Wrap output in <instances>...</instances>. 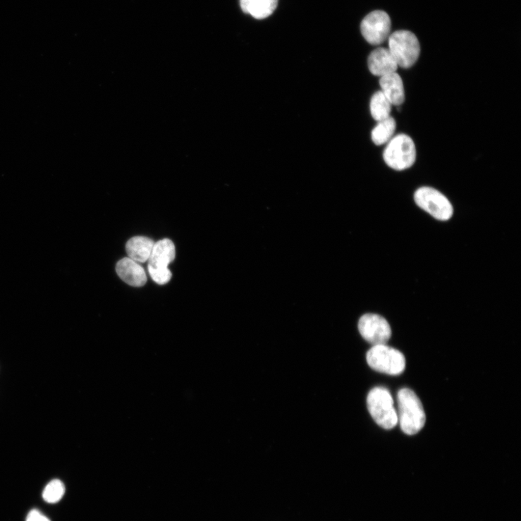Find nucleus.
<instances>
[{"mask_svg":"<svg viewBox=\"0 0 521 521\" xmlns=\"http://www.w3.org/2000/svg\"><path fill=\"white\" fill-rule=\"evenodd\" d=\"M391 109L392 104L381 91L372 96L370 102V111L372 118L376 122L390 118Z\"/></svg>","mask_w":521,"mask_h":521,"instance_id":"nucleus-16","label":"nucleus"},{"mask_svg":"<svg viewBox=\"0 0 521 521\" xmlns=\"http://www.w3.org/2000/svg\"><path fill=\"white\" fill-rule=\"evenodd\" d=\"M381 92L392 105L400 106L405 102V90L401 77L396 72L380 78Z\"/></svg>","mask_w":521,"mask_h":521,"instance_id":"nucleus-12","label":"nucleus"},{"mask_svg":"<svg viewBox=\"0 0 521 521\" xmlns=\"http://www.w3.org/2000/svg\"><path fill=\"white\" fill-rule=\"evenodd\" d=\"M396 129V122L392 117L378 122L372 132V142L377 146L388 143L392 140Z\"/></svg>","mask_w":521,"mask_h":521,"instance_id":"nucleus-15","label":"nucleus"},{"mask_svg":"<svg viewBox=\"0 0 521 521\" xmlns=\"http://www.w3.org/2000/svg\"><path fill=\"white\" fill-rule=\"evenodd\" d=\"M242 11L256 19L270 16L277 8L278 0H240Z\"/></svg>","mask_w":521,"mask_h":521,"instance_id":"nucleus-14","label":"nucleus"},{"mask_svg":"<svg viewBox=\"0 0 521 521\" xmlns=\"http://www.w3.org/2000/svg\"><path fill=\"white\" fill-rule=\"evenodd\" d=\"M358 326L363 338L373 346L387 345L392 336L388 321L377 314L363 315L360 319Z\"/></svg>","mask_w":521,"mask_h":521,"instance_id":"nucleus-8","label":"nucleus"},{"mask_svg":"<svg viewBox=\"0 0 521 521\" xmlns=\"http://www.w3.org/2000/svg\"><path fill=\"white\" fill-rule=\"evenodd\" d=\"M383 158L390 168L398 171L412 167L417 159L413 140L405 134L397 135L388 142Z\"/></svg>","mask_w":521,"mask_h":521,"instance_id":"nucleus-3","label":"nucleus"},{"mask_svg":"<svg viewBox=\"0 0 521 521\" xmlns=\"http://www.w3.org/2000/svg\"><path fill=\"white\" fill-rule=\"evenodd\" d=\"M391 20L387 13L375 11L367 15L362 22L361 32L367 42L380 45L391 36Z\"/></svg>","mask_w":521,"mask_h":521,"instance_id":"nucleus-7","label":"nucleus"},{"mask_svg":"<svg viewBox=\"0 0 521 521\" xmlns=\"http://www.w3.org/2000/svg\"><path fill=\"white\" fill-rule=\"evenodd\" d=\"M398 419L402 431L407 435L419 433L426 423L423 405L416 393L408 388L398 394Z\"/></svg>","mask_w":521,"mask_h":521,"instance_id":"nucleus-1","label":"nucleus"},{"mask_svg":"<svg viewBox=\"0 0 521 521\" xmlns=\"http://www.w3.org/2000/svg\"><path fill=\"white\" fill-rule=\"evenodd\" d=\"M154 242L147 237L137 236L130 239L126 244L128 258L138 263L148 262Z\"/></svg>","mask_w":521,"mask_h":521,"instance_id":"nucleus-13","label":"nucleus"},{"mask_svg":"<svg viewBox=\"0 0 521 521\" xmlns=\"http://www.w3.org/2000/svg\"><path fill=\"white\" fill-rule=\"evenodd\" d=\"M118 276L128 285L139 288L147 281L145 269L131 259L127 257L120 260L116 266Z\"/></svg>","mask_w":521,"mask_h":521,"instance_id":"nucleus-10","label":"nucleus"},{"mask_svg":"<svg viewBox=\"0 0 521 521\" xmlns=\"http://www.w3.org/2000/svg\"><path fill=\"white\" fill-rule=\"evenodd\" d=\"M176 247L172 240L166 238L154 243L148 260V269H168L175 260Z\"/></svg>","mask_w":521,"mask_h":521,"instance_id":"nucleus-11","label":"nucleus"},{"mask_svg":"<svg viewBox=\"0 0 521 521\" xmlns=\"http://www.w3.org/2000/svg\"><path fill=\"white\" fill-rule=\"evenodd\" d=\"M367 362L372 369L392 376L403 373L406 364L404 355L387 345H374L367 352Z\"/></svg>","mask_w":521,"mask_h":521,"instance_id":"nucleus-5","label":"nucleus"},{"mask_svg":"<svg viewBox=\"0 0 521 521\" xmlns=\"http://www.w3.org/2000/svg\"><path fill=\"white\" fill-rule=\"evenodd\" d=\"M388 49L398 66L412 67L418 61L421 47L417 36L409 31H397L388 38Z\"/></svg>","mask_w":521,"mask_h":521,"instance_id":"nucleus-4","label":"nucleus"},{"mask_svg":"<svg viewBox=\"0 0 521 521\" xmlns=\"http://www.w3.org/2000/svg\"><path fill=\"white\" fill-rule=\"evenodd\" d=\"M65 491L64 484L61 480L54 479L44 488L42 497L44 501L48 503H57L64 496Z\"/></svg>","mask_w":521,"mask_h":521,"instance_id":"nucleus-17","label":"nucleus"},{"mask_svg":"<svg viewBox=\"0 0 521 521\" xmlns=\"http://www.w3.org/2000/svg\"><path fill=\"white\" fill-rule=\"evenodd\" d=\"M25 521H51L47 516L37 510H32L27 515Z\"/></svg>","mask_w":521,"mask_h":521,"instance_id":"nucleus-19","label":"nucleus"},{"mask_svg":"<svg viewBox=\"0 0 521 521\" xmlns=\"http://www.w3.org/2000/svg\"><path fill=\"white\" fill-rule=\"evenodd\" d=\"M367 403L369 414L379 427L392 429L398 424L397 410L388 389L381 387L372 389L368 394Z\"/></svg>","mask_w":521,"mask_h":521,"instance_id":"nucleus-2","label":"nucleus"},{"mask_svg":"<svg viewBox=\"0 0 521 521\" xmlns=\"http://www.w3.org/2000/svg\"><path fill=\"white\" fill-rule=\"evenodd\" d=\"M152 279L159 285L167 284L172 278V272L168 269H148Z\"/></svg>","mask_w":521,"mask_h":521,"instance_id":"nucleus-18","label":"nucleus"},{"mask_svg":"<svg viewBox=\"0 0 521 521\" xmlns=\"http://www.w3.org/2000/svg\"><path fill=\"white\" fill-rule=\"evenodd\" d=\"M368 66L373 75L380 78L396 73L398 67L390 50L382 47L374 49L370 54Z\"/></svg>","mask_w":521,"mask_h":521,"instance_id":"nucleus-9","label":"nucleus"},{"mask_svg":"<svg viewBox=\"0 0 521 521\" xmlns=\"http://www.w3.org/2000/svg\"><path fill=\"white\" fill-rule=\"evenodd\" d=\"M416 204L438 221H446L453 214V208L448 200L440 191L430 188L422 187L415 195Z\"/></svg>","mask_w":521,"mask_h":521,"instance_id":"nucleus-6","label":"nucleus"}]
</instances>
